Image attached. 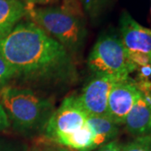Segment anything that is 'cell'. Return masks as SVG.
Masks as SVG:
<instances>
[{"label": "cell", "instance_id": "6da1fadb", "mask_svg": "<svg viewBox=\"0 0 151 151\" xmlns=\"http://www.w3.org/2000/svg\"><path fill=\"white\" fill-rule=\"evenodd\" d=\"M0 55L28 83L53 84L75 76L70 53L32 21L19 22L0 39Z\"/></svg>", "mask_w": 151, "mask_h": 151}, {"label": "cell", "instance_id": "ba28073f", "mask_svg": "<svg viewBox=\"0 0 151 151\" xmlns=\"http://www.w3.org/2000/svg\"><path fill=\"white\" fill-rule=\"evenodd\" d=\"M139 95L136 81L130 77L117 81L108 97L107 116L118 125L124 124L125 119Z\"/></svg>", "mask_w": 151, "mask_h": 151}, {"label": "cell", "instance_id": "2e32d148", "mask_svg": "<svg viewBox=\"0 0 151 151\" xmlns=\"http://www.w3.org/2000/svg\"><path fill=\"white\" fill-rule=\"evenodd\" d=\"M28 149L23 143L0 139V151H28Z\"/></svg>", "mask_w": 151, "mask_h": 151}, {"label": "cell", "instance_id": "4fadbf2b", "mask_svg": "<svg viewBox=\"0 0 151 151\" xmlns=\"http://www.w3.org/2000/svg\"><path fill=\"white\" fill-rule=\"evenodd\" d=\"M87 16L96 20L103 14L109 0H76Z\"/></svg>", "mask_w": 151, "mask_h": 151}, {"label": "cell", "instance_id": "ac0fdd59", "mask_svg": "<svg viewBox=\"0 0 151 151\" xmlns=\"http://www.w3.org/2000/svg\"><path fill=\"white\" fill-rule=\"evenodd\" d=\"M9 125H10V123H9V118L4 109L2 103L0 102V130L6 129L7 128L9 127Z\"/></svg>", "mask_w": 151, "mask_h": 151}, {"label": "cell", "instance_id": "30bf717a", "mask_svg": "<svg viewBox=\"0 0 151 151\" xmlns=\"http://www.w3.org/2000/svg\"><path fill=\"white\" fill-rule=\"evenodd\" d=\"M28 14V5L21 0H0V39L6 36Z\"/></svg>", "mask_w": 151, "mask_h": 151}, {"label": "cell", "instance_id": "cb8c5ba5", "mask_svg": "<svg viewBox=\"0 0 151 151\" xmlns=\"http://www.w3.org/2000/svg\"><path fill=\"white\" fill-rule=\"evenodd\" d=\"M150 12H151V8H150Z\"/></svg>", "mask_w": 151, "mask_h": 151}, {"label": "cell", "instance_id": "9c48e42d", "mask_svg": "<svg viewBox=\"0 0 151 151\" xmlns=\"http://www.w3.org/2000/svg\"><path fill=\"white\" fill-rule=\"evenodd\" d=\"M119 33L128 51L151 55V29L141 25L126 11L119 19Z\"/></svg>", "mask_w": 151, "mask_h": 151}, {"label": "cell", "instance_id": "d6986e66", "mask_svg": "<svg viewBox=\"0 0 151 151\" xmlns=\"http://www.w3.org/2000/svg\"><path fill=\"white\" fill-rule=\"evenodd\" d=\"M45 151H72L63 146H60L57 144H55L53 142H42Z\"/></svg>", "mask_w": 151, "mask_h": 151}, {"label": "cell", "instance_id": "277c9868", "mask_svg": "<svg viewBox=\"0 0 151 151\" xmlns=\"http://www.w3.org/2000/svg\"><path fill=\"white\" fill-rule=\"evenodd\" d=\"M87 66L93 74L110 76L119 81L129 78L137 69L120 37L110 33L98 37L88 56Z\"/></svg>", "mask_w": 151, "mask_h": 151}, {"label": "cell", "instance_id": "52a82bcc", "mask_svg": "<svg viewBox=\"0 0 151 151\" xmlns=\"http://www.w3.org/2000/svg\"><path fill=\"white\" fill-rule=\"evenodd\" d=\"M139 95L128 113L124 124L127 130L136 137L151 134V82L136 81Z\"/></svg>", "mask_w": 151, "mask_h": 151}, {"label": "cell", "instance_id": "e0dca14e", "mask_svg": "<svg viewBox=\"0 0 151 151\" xmlns=\"http://www.w3.org/2000/svg\"><path fill=\"white\" fill-rule=\"evenodd\" d=\"M128 55L130 60L136 65L137 69L139 67L140 68L145 65H150V55L138 53V52H131V51H128Z\"/></svg>", "mask_w": 151, "mask_h": 151}, {"label": "cell", "instance_id": "5b68a950", "mask_svg": "<svg viewBox=\"0 0 151 151\" xmlns=\"http://www.w3.org/2000/svg\"><path fill=\"white\" fill-rule=\"evenodd\" d=\"M87 113L81 106L78 97L65 98L48 120L44 134L53 143L80 130L86 124Z\"/></svg>", "mask_w": 151, "mask_h": 151}, {"label": "cell", "instance_id": "5bb4252c", "mask_svg": "<svg viewBox=\"0 0 151 151\" xmlns=\"http://www.w3.org/2000/svg\"><path fill=\"white\" fill-rule=\"evenodd\" d=\"M120 151H151V134L136 137L134 140L120 146Z\"/></svg>", "mask_w": 151, "mask_h": 151}, {"label": "cell", "instance_id": "8992f818", "mask_svg": "<svg viewBox=\"0 0 151 151\" xmlns=\"http://www.w3.org/2000/svg\"><path fill=\"white\" fill-rule=\"evenodd\" d=\"M119 80L103 74H94L78 96L88 115H107L108 97L113 85Z\"/></svg>", "mask_w": 151, "mask_h": 151}, {"label": "cell", "instance_id": "8fae6325", "mask_svg": "<svg viewBox=\"0 0 151 151\" xmlns=\"http://www.w3.org/2000/svg\"><path fill=\"white\" fill-rule=\"evenodd\" d=\"M86 123L92 131L97 148L114 139L119 133V125L107 115H88Z\"/></svg>", "mask_w": 151, "mask_h": 151}, {"label": "cell", "instance_id": "9a60e30c", "mask_svg": "<svg viewBox=\"0 0 151 151\" xmlns=\"http://www.w3.org/2000/svg\"><path fill=\"white\" fill-rule=\"evenodd\" d=\"M15 77L16 75L14 70L0 55V88L7 86L8 82Z\"/></svg>", "mask_w": 151, "mask_h": 151}, {"label": "cell", "instance_id": "603a6c76", "mask_svg": "<svg viewBox=\"0 0 151 151\" xmlns=\"http://www.w3.org/2000/svg\"><path fill=\"white\" fill-rule=\"evenodd\" d=\"M150 64H151V55H150Z\"/></svg>", "mask_w": 151, "mask_h": 151}, {"label": "cell", "instance_id": "3957f363", "mask_svg": "<svg viewBox=\"0 0 151 151\" xmlns=\"http://www.w3.org/2000/svg\"><path fill=\"white\" fill-rule=\"evenodd\" d=\"M28 14L69 53L76 54L83 48L87 31L81 14L64 7L35 8L34 5H28Z\"/></svg>", "mask_w": 151, "mask_h": 151}, {"label": "cell", "instance_id": "44dd1931", "mask_svg": "<svg viewBox=\"0 0 151 151\" xmlns=\"http://www.w3.org/2000/svg\"><path fill=\"white\" fill-rule=\"evenodd\" d=\"M22 2H24L25 4L27 5H45V4H48L50 3L54 2L55 0H21Z\"/></svg>", "mask_w": 151, "mask_h": 151}, {"label": "cell", "instance_id": "7402d4cb", "mask_svg": "<svg viewBox=\"0 0 151 151\" xmlns=\"http://www.w3.org/2000/svg\"><path fill=\"white\" fill-rule=\"evenodd\" d=\"M28 151H45L42 142L38 144V145H33L30 148H29Z\"/></svg>", "mask_w": 151, "mask_h": 151}, {"label": "cell", "instance_id": "ffe728a7", "mask_svg": "<svg viewBox=\"0 0 151 151\" xmlns=\"http://www.w3.org/2000/svg\"><path fill=\"white\" fill-rule=\"evenodd\" d=\"M94 151H120V146L115 141H111L97 148Z\"/></svg>", "mask_w": 151, "mask_h": 151}, {"label": "cell", "instance_id": "7c38bea8", "mask_svg": "<svg viewBox=\"0 0 151 151\" xmlns=\"http://www.w3.org/2000/svg\"><path fill=\"white\" fill-rule=\"evenodd\" d=\"M55 144L76 151H92L97 149L94 134L87 123L80 130L60 139Z\"/></svg>", "mask_w": 151, "mask_h": 151}, {"label": "cell", "instance_id": "7a4b0ae2", "mask_svg": "<svg viewBox=\"0 0 151 151\" xmlns=\"http://www.w3.org/2000/svg\"><path fill=\"white\" fill-rule=\"evenodd\" d=\"M0 102L18 131L27 135L44 132L52 115V102L25 87L4 86L0 88Z\"/></svg>", "mask_w": 151, "mask_h": 151}]
</instances>
